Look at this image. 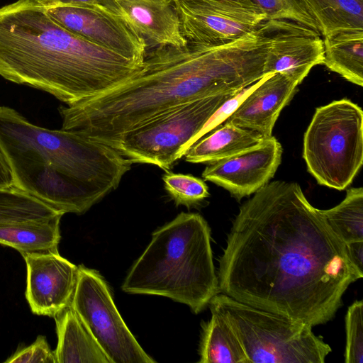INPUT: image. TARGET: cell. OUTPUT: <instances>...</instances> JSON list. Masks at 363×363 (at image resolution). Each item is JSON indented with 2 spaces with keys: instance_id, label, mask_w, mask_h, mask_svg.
Masks as SVG:
<instances>
[{
  "instance_id": "obj_1",
  "label": "cell",
  "mask_w": 363,
  "mask_h": 363,
  "mask_svg": "<svg viewBox=\"0 0 363 363\" xmlns=\"http://www.w3.org/2000/svg\"><path fill=\"white\" fill-rule=\"evenodd\" d=\"M253 194L219 257V293L312 327L328 323L363 273L297 183L274 181Z\"/></svg>"
},
{
  "instance_id": "obj_2",
  "label": "cell",
  "mask_w": 363,
  "mask_h": 363,
  "mask_svg": "<svg viewBox=\"0 0 363 363\" xmlns=\"http://www.w3.org/2000/svg\"><path fill=\"white\" fill-rule=\"evenodd\" d=\"M258 28L220 45L188 42L147 52L142 69L95 97L59 107L62 129L110 147L130 130L190 101L239 93L265 75L267 41Z\"/></svg>"
},
{
  "instance_id": "obj_3",
  "label": "cell",
  "mask_w": 363,
  "mask_h": 363,
  "mask_svg": "<svg viewBox=\"0 0 363 363\" xmlns=\"http://www.w3.org/2000/svg\"><path fill=\"white\" fill-rule=\"evenodd\" d=\"M143 68L69 32L40 0L0 8V76L72 105L111 90Z\"/></svg>"
},
{
  "instance_id": "obj_4",
  "label": "cell",
  "mask_w": 363,
  "mask_h": 363,
  "mask_svg": "<svg viewBox=\"0 0 363 363\" xmlns=\"http://www.w3.org/2000/svg\"><path fill=\"white\" fill-rule=\"evenodd\" d=\"M128 294L165 296L201 312L218 293L211 229L199 213L182 212L156 230L126 276Z\"/></svg>"
},
{
  "instance_id": "obj_5",
  "label": "cell",
  "mask_w": 363,
  "mask_h": 363,
  "mask_svg": "<svg viewBox=\"0 0 363 363\" xmlns=\"http://www.w3.org/2000/svg\"><path fill=\"white\" fill-rule=\"evenodd\" d=\"M0 145L9 161L49 164L102 198L118 186L132 164L112 147L62 128L38 126L4 106H0Z\"/></svg>"
},
{
  "instance_id": "obj_6",
  "label": "cell",
  "mask_w": 363,
  "mask_h": 363,
  "mask_svg": "<svg viewBox=\"0 0 363 363\" xmlns=\"http://www.w3.org/2000/svg\"><path fill=\"white\" fill-rule=\"evenodd\" d=\"M236 334L250 363H323L331 352L312 326L218 293L208 303Z\"/></svg>"
},
{
  "instance_id": "obj_7",
  "label": "cell",
  "mask_w": 363,
  "mask_h": 363,
  "mask_svg": "<svg viewBox=\"0 0 363 363\" xmlns=\"http://www.w3.org/2000/svg\"><path fill=\"white\" fill-rule=\"evenodd\" d=\"M308 172L323 186L345 189L363 163V111L342 99L317 108L303 135Z\"/></svg>"
},
{
  "instance_id": "obj_8",
  "label": "cell",
  "mask_w": 363,
  "mask_h": 363,
  "mask_svg": "<svg viewBox=\"0 0 363 363\" xmlns=\"http://www.w3.org/2000/svg\"><path fill=\"white\" fill-rule=\"evenodd\" d=\"M238 94L214 95L179 106L127 133L114 149L132 163L167 170L195 143L218 109Z\"/></svg>"
},
{
  "instance_id": "obj_9",
  "label": "cell",
  "mask_w": 363,
  "mask_h": 363,
  "mask_svg": "<svg viewBox=\"0 0 363 363\" xmlns=\"http://www.w3.org/2000/svg\"><path fill=\"white\" fill-rule=\"evenodd\" d=\"M111 363H153L121 316L103 277L79 266L71 303Z\"/></svg>"
},
{
  "instance_id": "obj_10",
  "label": "cell",
  "mask_w": 363,
  "mask_h": 363,
  "mask_svg": "<svg viewBox=\"0 0 363 363\" xmlns=\"http://www.w3.org/2000/svg\"><path fill=\"white\" fill-rule=\"evenodd\" d=\"M173 4L182 32L189 43H229L254 32L267 19L258 9L231 2L191 0Z\"/></svg>"
},
{
  "instance_id": "obj_11",
  "label": "cell",
  "mask_w": 363,
  "mask_h": 363,
  "mask_svg": "<svg viewBox=\"0 0 363 363\" xmlns=\"http://www.w3.org/2000/svg\"><path fill=\"white\" fill-rule=\"evenodd\" d=\"M45 9L52 19L69 32L143 65L147 44L121 16L100 6Z\"/></svg>"
},
{
  "instance_id": "obj_12",
  "label": "cell",
  "mask_w": 363,
  "mask_h": 363,
  "mask_svg": "<svg viewBox=\"0 0 363 363\" xmlns=\"http://www.w3.org/2000/svg\"><path fill=\"white\" fill-rule=\"evenodd\" d=\"M261 29L267 40L265 74L279 72L300 84L323 65V38L316 30L288 19H265Z\"/></svg>"
},
{
  "instance_id": "obj_13",
  "label": "cell",
  "mask_w": 363,
  "mask_h": 363,
  "mask_svg": "<svg viewBox=\"0 0 363 363\" xmlns=\"http://www.w3.org/2000/svg\"><path fill=\"white\" fill-rule=\"evenodd\" d=\"M282 152L280 143L272 135L236 155L208 164L202 177L240 200L269 183L281 164Z\"/></svg>"
},
{
  "instance_id": "obj_14",
  "label": "cell",
  "mask_w": 363,
  "mask_h": 363,
  "mask_svg": "<svg viewBox=\"0 0 363 363\" xmlns=\"http://www.w3.org/2000/svg\"><path fill=\"white\" fill-rule=\"evenodd\" d=\"M27 269L26 298L33 313L55 317L71 305L79 266L58 252L23 255Z\"/></svg>"
},
{
  "instance_id": "obj_15",
  "label": "cell",
  "mask_w": 363,
  "mask_h": 363,
  "mask_svg": "<svg viewBox=\"0 0 363 363\" xmlns=\"http://www.w3.org/2000/svg\"><path fill=\"white\" fill-rule=\"evenodd\" d=\"M14 186L65 214H82L103 198L80 181L46 164L9 161Z\"/></svg>"
},
{
  "instance_id": "obj_16",
  "label": "cell",
  "mask_w": 363,
  "mask_h": 363,
  "mask_svg": "<svg viewBox=\"0 0 363 363\" xmlns=\"http://www.w3.org/2000/svg\"><path fill=\"white\" fill-rule=\"evenodd\" d=\"M100 6L124 18L147 47H182L188 41L171 0H100Z\"/></svg>"
},
{
  "instance_id": "obj_17",
  "label": "cell",
  "mask_w": 363,
  "mask_h": 363,
  "mask_svg": "<svg viewBox=\"0 0 363 363\" xmlns=\"http://www.w3.org/2000/svg\"><path fill=\"white\" fill-rule=\"evenodd\" d=\"M298 85L283 74H267L225 121L256 133L262 138H269L272 135L281 111L295 95Z\"/></svg>"
},
{
  "instance_id": "obj_18",
  "label": "cell",
  "mask_w": 363,
  "mask_h": 363,
  "mask_svg": "<svg viewBox=\"0 0 363 363\" xmlns=\"http://www.w3.org/2000/svg\"><path fill=\"white\" fill-rule=\"evenodd\" d=\"M57 363H111L72 305L55 317Z\"/></svg>"
},
{
  "instance_id": "obj_19",
  "label": "cell",
  "mask_w": 363,
  "mask_h": 363,
  "mask_svg": "<svg viewBox=\"0 0 363 363\" xmlns=\"http://www.w3.org/2000/svg\"><path fill=\"white\" fill-rule=\"evenodd\" d=\"M63 215L36 220L0 222V245L25 254L58 252Z\"/></svg>"
},
{
  "instance_id": "obj_20",
  "label": "cell",
  "mask_w": 363,
  "mask_h": 363,
  "mask_svg": "<svg viewBox=\"0 0 363 363\" xmlns=\"http://www.w3.org/2000/svg\"><path fill=\"white\" fill-rule=\"evenodd\" d=\"M262 139L256 133L225 121L213 133L191 145L184 156L188 162L210 164L256 145Z\"/></svg>"
},
{
  "instance_id": "obj_21",
  "label": "cell",
  "mask_w": 363,
  "mask_h": 363,
  "mask_svg": "<svg viewBox=\"0 0 363 363\" xmlns=\"http://www.w3.org/2000/svg\"><path fill=\"white\" fill-rule=\"evenodd\" d=\"M210 310V320L202 324L199 362L250 363L228 320L218 312Z\"/></svg>"
},
{
  "instance_id": "obj_22",
  "label": "cell",
  "mask_w": 363,
  "mask_h": 363,
  "mask_svg": "<svg viewBox=\"0 0 363 363\" xmlns=\"http://www.w3.org/2000/svg\"><path fill=\"white\" fill-rule=\"evenodd\" d=\"M324 61L330 70L363 86V31L340 33L323 38Z\"/></svg>"
},
{
  "instance_id": "obj_23",
  "label": "cell",
  "mask_w": 363,
  "mask_h": 363,
  "mask_svg": "<svg viewBox=\"0 0 363 363\" xmlns=\"http://www.w3.org/2000/svg\"><path fill=\"white\" fill-rule=\"evenodd\" d=\"M323 38L363 31V0H306Z\"/></svg>"
},
{
  "instance_id": "obj_24",
  "label": "cell",
  "mask_w": 363,
  "mask_h": 363,
  "mask_svg": "<svg viewBox=\"0 0 363 363\" xmlns=\"http://www.w3.org/2000/svg\"><path fill=\"white\" fill-rule=\"evenodd\" d=\"M320 211L344 243L363 240L362 187L347 189L345 199L339 204Z\"/></svg>"
},
{
  "instance_id": "obj_25",
  "label": "cell",
  "mask_w": 363,
  "mask_h": 363,
  "mask_svg": "<svg viewBox=\"0 0 363 363\" xmlns=\"http://www.w3.org/2000/svg\"><path fill=\"white\" fill-rule=\"evenodd\" d=\"M249 1L266 15L267 19L291 20L320 33L319 26L306 0Z\"/></svg>"
},
{
  "instance_id": "obj_26",
  "label": "cell",
  "mask_w": 363,
  "mask_h": 363,
  "mask_svg": "<svg viewBox=\"0 0 363 363\" xmlns=\"http://www.w3.org/2000/svg\"><path fill=\"white\" fill-rule=\"evenodd\" d=\"M162 179L166 191L176 205L189 208L209 196L204 181L191 174L167 172Z\"/></svg>"
},
{
  "instance_id": "obj_27",
  "label": "cell",
  "mask_w": 363,
  "mask_h": 363,
  "mask_svg": "<svg viewBox=\"0 0 363 363\" xmlns=\"http://www.w3.org/2000/svg\"><path fill=\"white\" fill-rule=\"evenodd\" d=\"M346 363L363 362V302L354 301L347 309L345 317Z\"/></svg>"
},
{
  "instance_id": "obj_28",
  "label": "cell",
  "mask_w": 363,
  "mask_h": 363,
  "mask_svg": "<svg viewBox=\"0 0 363 363\" xmlns=\"http://www.w3.org/2000/svg\"><path fill=\"white\" fill-rule=\"evenodd\" d=\"M5 363H57L54 350H52L44 335H38L30 345L18 350Z\"/></svg>"
},
{
  "instance_id": "obj_29",
  "label": "cell",
  "mask_w": 363,
  "mask_h": 363,
  "mask_svg": "<svg viewBox=\"0 0 363 363\" xmlns=\"http://www.w3.org/2000/svg\"><path fill=\"white\" fill-rule=\"evenodd\" d=\"M14 186L13 175L9 161L0 145V189Z\"/></svg>"
},
{
  "instance_id": "obj_30",
  "label": "cell",
  "mask_w": 363,
  "mask_h": 363,
  "mask_svg": "<svg viewBox=\"0 0 363 363\" xmlns=\"http://www.w3.org/2000/svg\"><path fill=\"white\" fill-rule=\"evenodd\" d=\"M346 246L351 262L363 273V240L346 244Z\"/></svg>"
},
{
  "instance_id": "obj_31",
  "label": "cell",
  "mask_w": 363,
  "mask_h": 363,
  "mask_svg": "<svg viewBox=\"0 0 363 363\" xmlns=\"http://www.w3.org/2000/svg\"><path fill=\"white\" fill-rule=\"evenodd\" d=\"M40 1L45 8L56 6H100V0H40Z\"/></svg>"
},
{
  "instance_id": "obj_32",
  "label": "cell",
  "mask_w": 363,
  "mask_h": 363,
  "mask_svg": "<svg viewBox=\"0 0 363 363\" xmlns=\"http://www.w3.org/2000/svg\"><path fill=\"white\" fill-rule=\"evenodd\" d=\"M173 3L177 2V1H191V0H171ZM209 1H226V2H231L235 3L238 4H240L245 6L251 7V8H256L249 0H209Z\"/></svg>"
}]
</instances>
